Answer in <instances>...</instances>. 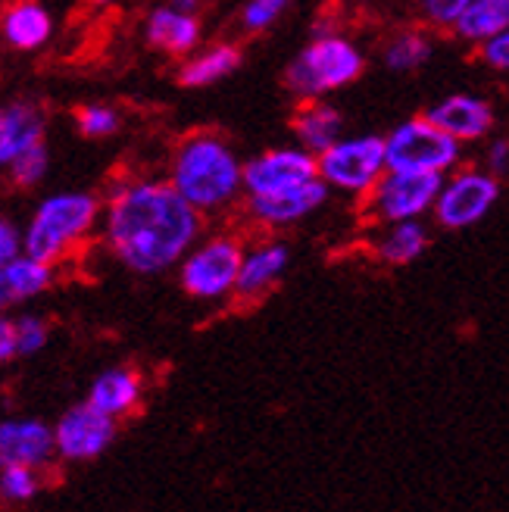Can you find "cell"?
I'll return each instance as SVG.
<instances>
[{
	"mask_svg": "<svg viewBox=\"0 0 509 512\" xmlns=\"http://www.w3.org/2000/svg\"><path fill=\"white\" fill-rule=\"evenodd\" d=\"M200 232V216L169 182H138L116 191L107 210V241L135 272H160L188 253Z\"/></svg>",
	"mask_w": 509,
	"mask_h": 512,
	"instance_id": "1",
	"label": "cell"
},
{
	"mask_svg": "<svg viewBox=\"0 0 509 512\" xmlns=\"http://www.w3.org/2000/svg\"><path fill=\"white\" fill-rule=\"evenodd\" d=\"M169 188L182 197L188 207L216 210L228 203L241 188V163L235 150L213 135H194L178 144L172 160Z\"/></svg>",
	"mask_w": 509,
	"mask_h": 512,
	"instance_id": "2",
	"label": "cell"
},
{
	"mask_svg": "<svg viewBox=\"0 0 509 512\" xmlns=\"http://www.w3.org/2000/svg\"><path fill=\"white\" fill-rule=\"evenodd\" d=\"M97 219V200L91 194H54L35 210L29 232L22 238L25 256L41 266L54 260L88 235Z\"/></svg>",
	"mask_w": 509,
	"mask_h": 512,
	"instance_id": "3",
	"label": "cell"
},
{
	"mask_svg": "<svg viewBox=\"0 0 509 512\" xmlns=\"http://www.w3.org/2000/svg\"><path fill=\"white\" fill-rule=\"evenodd\" d=\"M363 72V54L344 38H316L288 69V85L300 97H322L350 85Z\"/></svg>",
	"mask_w": 509,
	"mask_h": 512,
	"instance_id": "4",
	"label": "cell"
},
{
	"mask_svg": "<svg viewBox=\"0 0 509 512\" xmlns=\"http://www.w3.org/2000/svg\"><path fill=\"white\" fill-rule=\"evenodd\" d=\"M460 160V144L438 132L428 119H410L397 125L385 141L388 172L410 175H444Z\"/></svg>",
	"mask_w": 509,
	"mask_h": 512,
	"instance_id": "5",
	"label": "cell"
},
{
	"mask_svg": "<svg viewBox=\"0 0 509 512\" xmlns=\"http://www.w3.org/2000/svg\"><path fill=\"white\" fill-rule=\"evenodd\" d=\"M385 172V141L375 135L338 141L316 157V178L341 191H372Z\"/></svg>",
	"mask_w": 509,
	"mask_h": 512,
	"instance_id": "6",
	"label": "cell"
},
{
	"mask_svg": "<svg viewBox=\"0 0 509 512\" xmlns=\"http://www.w3.org/2000/svg\"><path fill=\"white\" fill-rule=\"evenodd\" d=\"M497 194H500V185L491 172L463 169V172H456L450 182L441 185L431 210H435L441 225L466 228L488 216V210L497 203Z\"/></svg>",
	"mask_w": 509,
	"mask_h": 512,
	"instance_id": "7",
	"label": "cell"
},
{
	"mask_svg": "<svg viewBox=\"0 0 509 512\" xmlns=\"http://www.w3.org/2000/svg\"><path fill=\"white\" fill-rule=\"evenodd\" d=\"M241 247L228 238H213L203 247L191 250L182 263V285L203 300L225 297L235 291L238 269H241Z\"/></svg>",
	"mask_w": 509,
	"mask_h": 512,
	"instance_id": "8",
	"label": "cell"
},
{
	"mask_svg": "<svg viewBox=\"0 0 509 512\" xmlns=\"http://www.w3.org/2000/svg\"><path fill=\"white\" fill-rule=\"evenodd\" d=\"M444 185L441 175H410V172H388L378 178L372 188V207L388 222H416L425 210L435 207V197Z\"/></svg>",
	"mask_w": 509,
	"mask_h": 512,
	"instance_id": "9",
	"label": "cell"
},
{
	"mask_svg": "<svg viewBox=\"0 0 509 512\" xmlns=\"http://www.w3.org/2000/svg\"><path fill=\"white\" fill-rule=\"evenodd\" d=\"M307 182H316V157H310L300 147H282L269 150L263 157L241 166V185L250 191V197H266L288 188H300Z\"/></svg>",
	"mask_w": 509,
	"mask_h": 512,
	"instance_id": "10",
	"label": "cell"
},
{
	"mask_svg": "<svg viewBox=\"0 0 509 512\" xmlns=\"http://www.w3.org/2000/svg\"><path fill=\"white\" fill-rule=\"evenodd\" d=\"M113 434H116L113 419L100 416L97 409L82 403V406H72L69 413L57 422L54 447L66 459H91V456H100L110 447Z\"/></svg>",
	"mask_w": 509,
	"mask_h": 512,
	"instance_id": "11",
	"label": "cell"
},
{
	"mask_svg": "<svg viewBox=\"0 0 509 512\" xmlns=\"http://www.w3.org/2000/svg\"><path fill=\"white\" fill-rule=\"evenodd\" d=\"M54 450V431L38 419L0 422V469H35Z\"/></svg>",
	"mask_w": 509,
	"mask_h": 512,
	"instance_id": "12",
	"label": "cell"
},
{
	"mask_svg": "<svg viewBox=\"0 0 509 512\" xmlns=\"http://www.w3.org/2000/svg\"><path fill=\"white\" fill-rule=\"evenodd\" d=\"M431 125L444 132L447 138H453L456 144L460 141H475L481 135L491 132L494 125V113L485 100L478 97H469V94H453V97H444L441 104H435L425 116Z\"/></svg>",
	"mask_w": 509,
	"mask_h": 512,
	"instance_id": "13",
	"label": "cell"
},
{
	"mask_svg": "<svg viewBox=\"0 0 509 512\" xmlns=\"http://www.w3.org/2000/svg\"><path fill=\"white\" fill-rule=\"evenodd\" d=\"M325 197H328V188L316 178V182H307L300 188H288V191L266 194V197H250V213L266 225H291V222H300L303 216H310L313 210H319Z\"/></svg>",
	"mask_w": 509,
	"mask_h": 512,
	"instance_id": "14",
	"label": "cell"
},
{
	"mask_svg": "<svg viewBox=\"0 0 509 512\" xmlns=\"http://www.w3.org/2000/svg\"><path fill=\"white\" fill-rule=\"evenodd\" d=\"M44 144V116L32 104L0 110V169H10L25 150Z\"/></svg>",
	"mask_w": 509,
	"mask_h": 512,
	"instance_id": "15",
	"label": "cell"
},
{
	"mask_svg": "<svg viewBox=\"0 0 509 512\" xmlns=\"http://www.w3.org/2000/svg\"><path fill=\"white\" fill-rule=\"evenodd\" d=\"M138 400H141V378L132 369L116 366V369H107L104 375H97L88 406L97 409L100 416L116 419L129 413V409H135Z\"/></svg>",
	"mask_w": 509,
	"mask_h": 512,
	"instance_id": "16",
	"label": "cell"
},
{
	"mask_svg": "<svg viewBox=\"0 0 509 512\" xmlns=\"http://www.w3.org/2000/svg\"><path fill=\"white\" fill-rule=\"evenodd\" d=\"M47 285H50V266H41L29 260L25 253H19L16 260L0 266V316H4V310H10V306L29 297H38Z\"/></svg>",
	"mask_w": 509,
	"mask_h": 512,
	"instance_id": "17",
	"label": "cell"
},
{
	"mask_svg": "<svg viewBox=\"0 0 509 512\" xmlns=\"http://www.w3.org/2000/svg\"><path fill=\"white\" fill-rule=\"evenodd\" d=\"M147 38L169 54H185L200 38V22L197 16L178 10V7H160L147 19Z\"/></svg>",
	"mask_w": 509,
	"mask_h": 512,
	"instance_id": "18",
	"label": "cell"
},
{
	"mask_svg": "<svg viewBox=\"0 0 509 512\" xmlns=\"http://www.w3.org/2000/svg\"><path fill=\"white\" fill-rule=\"evenodd\" d=\"M285 266H288V247L285 244H266L253 253H244L235 291L244 297H257L260 291L272 288V281L285 272Z\"/></svg>",
	"mask_w": 509,
	"mask_h": 512,
	"instance_id": "19",
	"label": "cell"
},
{
	"mask_svg": "<svg viewBox=\"0 0 509 512\" xmlns=\"http://www.w3.org/2000/svg\"><path fill=\"white\" fill-rule=\"evenodd\" d=\"M0 29H4V38L13 47L35 50L54 32V19H50V13L41 4H16L4 13Z\"/></svg>",
	"mask_w": 509,
	"mask_h": 512,
	"instance_id": "20",
	"label": "cell"
},
{
	"mask_svg": "<svg viewBox=\"0 0 509 512\" xmlns=\"http://www.w3.org/2000/svg\"><path fill=\"white\" fill-rule=\"evenodd\" d=\"M297 128V138L303 141L300 150H307L310 157L313 153H325L332 144L341 141V128H344V119L335 107L328 104H310L303 110L294 122Z\"/></svg>",
	"mask_w": 509,
	"mask_h": 512,
	"instance_id": "21",
	"label": "cell"
},
{
	"mask_svg": "<svg viewBox=\"0 0 509 512\" xmlns=\"http://www.w3.org/2000/svg\"><path fill=\"white\" fill-rule=\"evenodd\" d=\"M506 22H509L506 0H466L460 19L453 25H456V32L469 41H488L506 32Z\"/></svg>",
	"mask_w": 509,
	"mask_h": 512,
	"instance_id": "22",
	"label": "cell"
},
{
	"mask_svg": "<svg viewBox=\"0 0 509 512\" xmlns=\"http://www.w3.org/2000/svg\"><path fill=\"white\" fill-rule=\"evenodd\" d=\"M241 66V54L238 47L232 44H219L213 50H207L203 57L191 60L182 66V85L188 88H203V85H213L219 79H225L228 72H235Z\"/></svg>",
	"mask_w": 509,
	"mask_h": 512,
	"instance_id": "23",
	"label": "cell"
},
{
	"mask_svg": "<svg viewBox=\"0 0 509 512\" xmlns=\"http://www.w3.org/2000/svg\"><path fill=\"white\" fill-rule=\"evenodd\" d=\"M428 235L419 222H397L391 232L378 241V256L388 263H410L425 250Z\"/></svg>",
	"mask_w": 509,
	"mask_h": 512,
	"instance_id": "24",
	"label": "cell"
},
{
	"mask_svg": "<svg viewBox=\"0 0 509 512\" xmlns=\"http://www.w3.org/2000/svg\"><path fill=\"white\" fill-rule=\"evenodd\" d=\"M428 54H431V44L419 32H406V35H400V38H394L388 44L385 63L391 69H397V72L400 69H416V66H422L428 60Z\"/></svg>",
	"mask_w": 509,
	"mask_h": 512,
	"instance_id": "25",
	"label": "cell"
},
{
	"mask_svg": "<svg viewBox=\"0 0 509 512\" xmlns=\"http://www.w3.org/2000/svg\"><path fill=\"white\" fill-rule=\"evenodd\" d=\"M79 128L88 135V138H107L119 128V116L113 107H104V104H91V107H82L79 110Z\"/></svg>",
	"mask_w": 509,
	"mask_h": 512,
	"instance_id": "26",
	"label": "cell"
},
{
	"mask_svg": "<svg viewBox=\"0 0 509 512\" xmlns=\"http://www.w3.org/2000/svg\"><path fill=\"white\" fill-rule=\"evenodd\" d=\"M44 172H47V147L44 144L25 150L19 160L10 163V175L16 185H38Z\"/></svg>",
	"mask_w": 509,
	"mask_h": 512,
	"instance_id": "27",
	"label": "cell"
},
{
	"mask_svg": "<svg viewBox=\"0 0 509 512\" xmlns=\"http://www.w3.org/2000/svg\"><path fill=\"white\" fill-rule=\"evenodd\" d=\"M0 494L19 503L38 494V475L35 469H0Z\"/></svg>",
	"mask_w": 509,
	"mask_h": 512,
	"instance_id": "28",
	"label": "cell"
},
{
	"mask_svg": "<svg viewBox=\"0 0 509 512\" xmlns=\"http://www.w3.org/2000/svg\"><path fill=\"white\" fill-rule=\"evenodd\" d=\"M16 325V353H38L47 344V325L38 316H25Z\"/></svg>",
	"mask_w": 509,
	"mask_h": 512,
	"instance_id": "29",
	"label": "cell"
},
{
	"mask_svg": "<svg viewBox=\"0 0 509 512\" xmlns=\"http://www.w3.org/2000/svg\"><path fill=\"white\" fill-rule=\"evenodd\" d=\"M282 10H285L282 0H253V4L244 7V25L250 32H263L282 16Z\"/></svg>",
	"mask_w": 509,
	"mask_h": 512,
	"instance_id": "30",
	"label": "cell"
},
{
	"mask_svg": "<svg viewBox=\"0 0 509 512\" xmlns=\"http://www.w3.org/2000/svg\"><path fill=\"white\" fill-rule=\"evenodd\" d=\"M463 4H466V0H431V4H425V13H428L431 22L453 25L463 13Z\"/></svg>",
	"mask_w": 509,
	"mask_h": 512,
	"instance_id": "31",
	"label": "cell"
},
{
	"mask_svg": "<svg viewBox=\"0 0 509 512\" xmlns=\"http://www.w3.org/2000/svg\"><path fill=\"white\" fill-rule=\"evenodd\" d=\"M22 250V235L16 232V225L0 219V266H7L10 260H16Z\"/></svg>",
	"mask_w": 509,
	"mask_h": 512,
	"instance_id": "32",
	"label": "cell"
},
{
	"mask_svg": "<svg viewBox=\"0 0 509 512\" xmlns=\"http://www.w3.org/2000/svg\"><path fill=\"white\" fill-rule=\"evenodd\" d=\"M481 57H485L488 66L494 69H506L509 66V35H494L485 41V47H481Z\"/></svg>",
	"mask_w": 509,
	"mask_h": 512,
	"instance_id": "33",
	"label": "cell"
},
{
	"mask_svg": "<svg viewBox=\"0 0 509 512\" xmlns=\"http://www.w3.org/2000/svg\"><path fill=\"white\" fill-rule=\"evenodd\" d=\"M13 353H16V325L7 316H0V363L10 360Z\"/></svg>",
	"mask_w": 509,
	"mask_h": 512,
	"instance_id": "34",
	"label": "cell"
},
{
	"mask_svg": "<svg viewBox=\"0 0 509 512\" xmlns=\"http://www.w3.org/2000/svg\"><path fill=\"white\" fill-rule=\"evenodd\" d=\"M506 153H509L506 141H494V144H491V169H494V178H497L500 172H506Z\"/></svg>",
	"mask_w": 509,
	"mask_h": 512,
	"instance_id": "35",
	"label": "cell"
}]
</instances>
